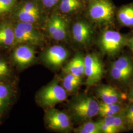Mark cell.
I'll return each mask as SVG.
<instances>
[{"mask_svg":"<svg viewBox=\"0 0 133 133\" xmlns=\"http://www.w3.org/2000/svg\"><path fill=\"white\" fill-rule=\"evenodd\" d=\"M63 80V87L66 92L73 93L78 89L81 84V78L71 74H66Z\"/></svg>","mask_w":133,"mask_h":133,"instance_id":"cell-19","label":"cell"},{"mask_svg":"<svg viewBox=\"0 0 133 133\" xmlns=\"http://www.w3.org/2000/svg\"><path fill=\"white\" fill-rule=\"evenodd\" d=\"M104 66L100 56L96 53L88 54L84 57L85 84L89 88L98 83L104 76Z\"/></svg>","mask_w":133,"mask_h":133,"instance_id":"cell-4","label":"cell"},{"mask_svg":"<svg viewBox=\"0 0 133 133\" xmlns=\"http://www.w3.org/2000/svg\"><path fill=\"white\" fill-rule=\"evenodd\" d=\"M10 95L9 87L3 82H0V100L6 103L10 99Z\"/></svg>","mask_w":133,"mask_h":133,"instance_id":"cell-25","label":"cell"},{"mask_svg":"<svg viewBox=\"0 0 133 133\" xmlns=\"http://www.w3.org/2000/svg\"><path fill=\"white\" fill-rule=\"evenodd\" d=\"M12 57L16 64L20 67H25L34 62L35 51L31 46L21 45L15 49Z\"/></svg>","mask_w":133,"mask_h":133,"instance_id":"cell-11","label":"cell"},{"mask_svg":"<svg viewBox=\"0 0 133 133\" xmlns=\"http://www.w3.org/2000/svg\"><path fill=\"white\" fill-rule=\"evenodd\" d=\"M9 72L10 70L7 63L4 60L0 59V79L8 76Z\"/></svg>","mask_w":133,"mask_h":133,"instance_id":"cell-27","label":"cell"},{"mask_svg":"<svg viewBox=\"0 0 133 133\" xmlns=\"http://www.w3.org/2000/svg\"><path fill=\"white\" fill-rule=\"evenodd\" d=\"M48 127L53 130L66 132L72 128L71 120L68 114L58 109H49L45 116Z\"/></svg>","mask_w":133,"mask_h":133,"instance_id":"cell-6","label":"cell"},{"mask_svg":"<svg viewBox=\"0 0 133 133\" xmlns=\"http://www.w3.org/2000/svg\"><path fill=\"white\" fill-rule=\"evenodd\" d=\"M81 0H62L60 10L64 13H70L81 8Z\"/></svg>","mask_w":133,"mask_h":133,"instance_id":"cell-23","label":"cell"},{"mask_svg":"<svg viewBox=\"0 0 133 133\" xmlns=\"http://www.w3.org/2000/svg\"><path fill=\"white\" fill-rule=\"evenodd\" d=\"M130 102H131V104H133V100H132V101H130Z\"/></svg>","mask_w":133,"mask_h":133,"instance_id":"cell-34","label":"cell"},{"mask_svg":"<svg viewBox=\"0 0 133 133\" xmlns=\"http://www.w3.org/2000/svg\"><path fill=\"white\" fill-rule=\"evenodd\" d=\"M127 44L128 45L129 48L131 49L133 53V36L130 39L128 40Z\"/></svg>","mask_w":133,"mask_h":133,"instance_id":"cell-31","label":"cell"},{"mask_svg":"<svg viewBox=\"0 0 133 133\" xmlns=\"http://www.w3.org/2000/svg\"><path fill=\"white\" fill-rule=\"evenodd\" d=\"M117 17L121 25L129 27H133V6H125L120 9Z\"/></svg>","mask_w":133,"mask_h":133,"instance_id":"cell-18","label":"cell"},{"mask_svg":"<svg viewBox=\"0 0 133 133\" xmlns=\"http://www.w3.org/2000/svg\"><path fill=\"white\" fill-rule=\"evenodd\" d=\"M99 102L90 95H77L71 101L70 110L74 118L77 121L85 122L98 114Z\"/></svg>","mask_w":133,"mask_h":133,"instance_id":"cell-1","label":"cell"},{"mask_svg":"<svg viewBox=\"0 0 133 133\" xmlns=\"http://www.w3.org/2000/svg\"><path fill=\"white\" fill-rule=\"evenodd\" d=\"M72 36L78 44L86 46L90 44L93 34V28L90 24L84 21H78L73 25Z\"/></svg>","mask_w":133,"mask_h":133,"instance_id":"cell-7","label":"cell"},{"mask_svg":"<svg viewBox=\"0 0 133 133\" xmlns=\"http://www.w3.org/2000/svg\"><path fill=\"white\" fill-rule=\"evenodd\" d=\"M128 97V100L130 101H131L133 100V86L131 87L130 90L129 91Z\"/></svg>","mask_w":133,"mask_h":133,"instance_id":"cell-32","label":"cell"},{"mask_svg":"<svg viewBox=\"0 0 133 133\" xmlns=\"http://www.w3.org/2000/svg\"><path fill=\"white\" fill-rule=\"evenodd\" d=\"M110 66L121 70H133V60L128 56L124 55L111 63Z\"/></svg>","mask_w":133,"mask_h":133,"instance_id":"cell-22","label":"cell"},{"mask_svg":"<svg viewBox=\"0 0 133 133\" xmlns=\"http://www.w3.org/2000/svg\"><path fill=\"white\" fill-rule=\"evenodd\" d=\"M17 16L21 22L32 24L37 22L39 18V10L32 11H20L17 12Z\"/></svg>","mask_w":133,"mask_h":133,"instance_id":"cell-20","label":"cell"},{"mask_svg":"<svg viewBox=\"0 0 133 133\" xmlns=\"http://www.w3.org/2000/svg\"><path fill=\"white\" fill-rule=\"evenodd\" d=\"M91 19L98 24H110L114 18V6L109 0H93L88 9Z\"/></svg>","mask_w":133,"mask_h":133,"instance_id":"cell-3","label":"cell"},{"mask_svg":"<svg viewBox=\"0 0 133 133\" xmlns=\"http://www.w3.org/2000/svg\"><path fill=\"white\" fill-rule=\"evenodd\" d=\"M89 1H90V2L91 1H93V0H89Z\"/></svg>","mask_w":133,"mask_h":133,"instance_id":"cell-35","label":"cell"},{"mask_svg":"<svg viewBox=\"0 0 133 133\" xmlns=\"http://www.w3.org/2000/svg\"><path fill=\"white\" fill-rule=\"evenodd\" d=\"M122 110L117 114L102 118L101 119L105 123L115 129L118 132L128 130V127Z\"/></svg>","mask_w":133,"mask_h":133,"instance_id":"cell-16","label":"cell"},{"mask_svg":"<svg viewBox=\"0 0 133 133\" xmlns=\"http://www.w3.org/2000/svg\"><path fill=\"white\" fill-rule=\"evenodd\" d=\"M39 10L37 5L34 3L29 2L24 5L19 10L20 11H32Z\"/></svg>","mask_w":133,"mask_h":133,"instance_id":"cell-29","label":"cell"},{"mask_svg":"<svg viewBox=\"0 0 133 133\" xmlns=\"http://www.w3.org/2000/svg\"><path fill=\"white\" fill-rule=\"evenodd\" d=\"M66 74H71L81 77L84 75V57L80 53H76L70 61L63 68Z\"/></svg>","mask_w":133,"mask_h":133,"instance_id":"cell-12","label":"cell"},{"mask_svg":"<svg viewBox=\"0 0 133 133\" xmlns=\"http://www.w3.org/2000/svg\"><path fill=\"white\" fill-rule=\"evenodd\" d=\"M67 25L65 19L57 15H53L48 20V33L53 39L56 41H64L67 37Z\"/></svg>","mask_w":133,"mask_h":133,"instance_id":"cell-8","label":"cell"},{"mask_svg":"<svg viewBox=\"0 0 133 133\" xmlns=\"http://www.w3.org/2000/svg\"><path fill=\"white\" fill-rule=\"evenodd\" d=\"M74 132L76 133H101L98 122L87 120L75 129Z\"/></svg>","mask_w":133,"mask_h":133,"instance_id":"cell-21","label":"cell"},{"mask_svg":"<svg viewBox=\"0 0 133 133\" xmlns=\"http://www.w3.org/2000/svg\"><path fill=\"white\" fill-rule=\"evenodd\" d=\"M67 93L63 86L53 82L39 92L38 102L44 107H53L66 100Z\"/></svg>","mask_w":133,"mask_h":133,"instance_id":"cell-5","label":"cell"},{"mask_svg":"<svg viewBox=\"0 0 133 133\" xmlns=\"http://www.w3.org/2000/svg\"><path fill=\"white\" fill-rule=\"evenodd\" d=\"M15 43H30L38 45L42 43L43 38L42 35H34L22 30L17 27L14 28Z\"/></svg>","mask_w":133,"mask_h":133,"instance_id":"cell-13","label":"cell"},{"mask_svg":"<svg viewBox=\"0 0 133 133\" xmlns=\"http://www.w3.org/2000/svg\"><path fill=\"white\" fill-rule=\"evenodd\" d=\"M125 120L133 117V104H131L126 108H124L122 110Z\"/></svg>","mask_w":133,"mask_h":133,"instance_id":"cell-28","label":"cell"},{"mask_svg":"<svg viewBox=\"0 0 133 133\" xmlns=\"http://www.w3.org/2000/svg\"><path fill=\"white\" fill-rule=\"evenodd\" d=\"M98 114L101 118L112 116L119 113L124 108L120 103H105L99 102Z\"/></svg>","mask_w":133,"mask_h":133,"instance_id":"cell-17","label":"cell"},{"mask_svg":"<svg viewBox=\"0 0 133 133\" xmlns=\"http://www.w3.org/2000/svg\"><path fill=\"white\" fill-rule=\"evenodd\" d=\"M109 74L113 80L121 84H128L133 81V70H121L110 66Z\"/></svg>","mask_w":133,"mask_h":133,"instance_id":"cell-15","label":"cell"},{"mask_svg":"<svg viewBox=\"0 0 133 133\" xmlns=\"http://www.w3.org/2000/svg\"><path fill=\"white\" fill-rule=\"evenodd\" d=\"M69 52L65 48L60 45H54L48 48L43 55V60L49 66H61L66 61Z\"/></svg>","mask_w":133,"mask_h":133,"instance_id":"cell-9","label":"cell"},{"mask_svg":"<svg viewBox=\"0 0 133 133\" xmlns=\"http://www.w3.org/2000/svg\"><path fill=\"white\" fill-rule=\"evenodd\" d=\"M58 1L59 0H42L43 4L47 8H51L54 6Z\"/></svg>","mask_w":133,"mask_h":133,"instance_id":"cell-30","label":"cell"},{"mask_svg":"<svg viewBox=\"0 0 133 133\" xmlns=\"http://www.w3.org/2000/svg\"><path fill=\"white\" fill-rule=\"evenodd\" d=\"M15 2L16 0H0V15L9 12Z\"/></svg>","mask_w":133,"mask_h":133,"instance_id":"cell-24","label":"cell"},{"mask_svg":"<svg viewBox=\"0 0 133 133\" xmlns=\"http://www.w3.org/2000/svg\"><path fill=\"white\" fill-rule=\"evenodd\" d=\"M128 39L125 36L114 30H105L100 36L98 44L102 52L109 57H115L124 46Z\"/></svg>","mask_w":133,"mask_h":133,"instance_id":"cell-2","label":"cell"},{"mask_svg":"<svg viewBox=\"0 0 133 133\" xmlns=\"http://www.w3.org/2000/svg\"><path fill=\"white\" fill-rule=\"evenodd\" d=\"M5 104V102H3V101L0 100V109H1L4 106Z\"/></svg>","mask_w":133,"mask_h":133,"instance_id":"cell-33","label":"cell"},{"mask_svg":"<svg viewBox=\"0 0 133 133\" xmlns=\"http://www.w3.org/2000/svg\"><path fill=\"white\" fill-rule=\"evenodd\" d=\"M15 44L14 28L7 22L0 23V45L10 46Z\"/></svg>","mask_w":133,"mask_h":133,"instance_id":"cell-14","label":"cell"},{"mask_svg":"<svg viewBox=\"0 0 133 133\" xmlns=\"http://www.w3.org/2000/svg\"><path fill=\"white\" fill-rule=\"evenodd\" d=\"M96 93L101 101L105 103H120L125 97L118 89L108 85L99 86Z\"/></svg>","mask_w":133,"mask_h":133,"instance_id":"cell-10","label":"cell"},{"mask_svg":"<svg viewBox=\"0 0 133 133\" xmlns=\"http://www.w3.org/2000/svg\"><path fill=\"white\" fill-rule=\"evenodd\" d=\"M99 124L101 133H117L118 131L114 127L105 123L102 119L97 121Z\"/></svg>","mask_w":133,"mask_h":133,"instance_id":"cell-26","label":"cell"}]
</instances>
